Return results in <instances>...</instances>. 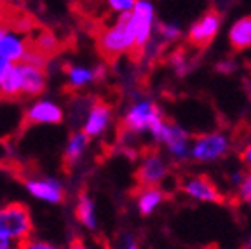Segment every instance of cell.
<instances>
[{"label":"cell","instance_id":"obj_1","mask_svg":"<svg viewBox=\"0 0 251 249\" xmlns=\"http://www.w3.org/2000/svg\"><path fill=\"white\" fill-rule=\"evenodd\" d=\"M161 121H164V113L159 103L152 98H138L126 108L122 115V127L127 134L140 136L150 134V131Z\"/></svg>","mask_w":251,"mask_h":249},{"label":"cell","instance_id":"obj_2","mask_svg":"<svg viewBox=\"0 0 251 249\" xmlns=\"http://www.w3.org/2000/svg\"><path fill=\"white\" fill-rule=\"evenodd\" d=\"M98 47L106 58H117L134 51V31L129 12L117 14V20L100 33Z\"/></svg>","mask_w":251,"mask_h":249},{"label":"cell","instance_id":"obj_3","mask_svg":"<svg viewBox=\"0 0 251 249\" xmlns=\"http://www.w3.org/2000/svg\"><path fill=\"white\" fill-rule=\"evenodd\" d=\"M153 143L161 145L168 157L175 162H183L190 157V136L180 124L171 121H161L149 134Z\"/></svg>","mask_w":251,"mask_h":249},{"label":"cell","instance_id":"obj_4","mask_svg":"<svg viewBox=\"0 0 251 249\" xmlns=\"http://www.w3.org/2000/svg\"><path fill=\"white\" fill-rule=\"evenodd\" d=\"M33 216L26 204L7 202L0 206V234L18 244L33 235Z\"/></svg>","mask_w":251,"mask_h":249},{"label":"cell","instance_id":"obj_5","mask_svg":"<svg viewBox=\"0 0 251 249\" xmlns=\"http://www.w3.org/2000/svg\"><path fill=\"white\" fill-rule=\"evenodd\" d=\"M232 141L227 132L211 131L199 134L190 141V157L199 164H213L225 159L230 152Z\"/></svg>","mask_w":251,"mask_h":249},{"label":"cell","instance_id":"obj_6","mask_svg":"<svg viewBox=\"0 0 251 249\" xmlns=\"http://www.w3.org/2000/svg\"><path fill=\"white\" fill-rule=\"evenodd\" d=\"M23 187L35 200L49 206H59L67 199V188L56 176H28L23 179Z\"/></svg>","mask_w":251,"mask_h":249},{"label":"cell","instance_id":"obj_7","mask_svg":"<svg viewBox=\"0 0 251 249\" xmlns=\"http://www.w3.org/2000/svg\"><path fill=\"white\" fill-rule=\"evenodd\" d=\"M131 26L134 31V49L141 51L153 37L155 30V7L150 0H136L129 11Z\"/></svg>","mask_w":251,"mask_h":249},{"label":"cell","instance_id":"obj_8","mask_svg":"<svg viewBox=\"0 0 251 249\" xmlns=\"http://www.w3.org/2000/svg\"><path fill=\"white\" fill-rule=\"evenodd\" d=\"M169 176V160L161 152L141 155L136 169V179L141 187H159Z\"/></svg>","mask_w":251,"mask_h":249},{"label":"cell","instance_id":"obj_9","mask_svg":"<svg viewBox=\"0 0 251 249\" xmlns=\"http://www.w3.org/2000/svg\"><path fill=\"white\" fill-rule=\"evenodd\" d=\"M112 122H114L112 106L105 101L94 100V101H91L89 108L80 122V131L86 132V136H89L91 140H96V138L105 136L110 131Z\"/></svg>","mask_w":251,"mask_h":249},{"label":"cell","instance_id":"obj_10","mask_svg":"<svg viewBox=\"0 0 251 249\" xmlns=\"http://www.w3.org/2000/svg\"><path fill=\"white\" fill-rule=\"evenodd\" d=\"M23 121L28 125H58L65 121V108L49 98H35L25 110Z\"/></svg>","mask_w":251,"mask_h":249},{"label":"cell","instance_id":"obj_11","mask_svg":"<svg viewBox=\"0 0 251 249\" xmlns=\"http://www.w3.org/2000/svg\"><path fill=\"white\" fill-rule=\"evenodd\" d=\"M18 65L21 74V98H40L47 87L46 68L26 61H20Z\"/></svg>","mask_w":251,"mask_h":249},{"label":"cell","instance_id":"obj_12","mask_svg":"<svg viewBox=\"0 0 251 249\" xmlns=\"http://www.w3.org/2000/svg\"><path fill=\"white\" fill-rule=\"evenodd\" d=\"M105 68L103 66H86V65H68L65 68V80L67 87L72 91H80L89 87L91 84L98 82L105 77Z\"/></svg>","mask_w":251,"mask_h":249},{"label":"cell","instance_id":"obj_13","mask_svg":"<svg viewBox=\"0 0 251 249\" xmlns=\"http://www.w3.org/2000/svg\"><path fill=\"white\" fill-rule=\"evenodd\" d=\"M183 192L188 199L201 204H213L222 200V194L213 181L204 176H190L183 181Z\"/></svg>","mask_w":251,"mask_h":249},{"label":"cell","instance_id":"obj_14","mask_svg":"<svg viewBox=\"0 0 251 249\" xmlns=\"http://www.w3.org/2000/svg\"><path fill=\"white\" fill-rule=\"evenodd\" d=\"M91 138L86 136V132L80 129H75L68 134L67 143L63 148V166L67 171L74 169L77 164H80L86 157L87 150H89Z\"/></svg>","mask_w":251,"mask_h":249},{"label":"cell","instance_id":"obj_15","mask_svg":"<svg viewBox=\"0 0 251 249\" xmlns=\"http://www.w3.org/2000/svg\"><path fill=\"white\" fill-rule=\"evenodd\" d=\"M222 28V18L218 12H206V14L197 20L188 30V39L196 46H206L218 35Z\"/></svg>","mask_w":251,"mask_h":249},{"label":"cell","instance_id":"obj_16","mask_svg":"<svg viewBox=\"0 0 251 249\" xmlns=\"http://www.w3.org/2000/svg\"><path fill=\"white\" fill-rule=\"evenodd\" d=\"M28 40L21 33L11 30H4L0 37V58L7 59L11 63L23 61L25 54L28 52Z\"/></svg>","mask_w":251,"mask_h":249},{"label":"cell","instance_id":"obj_17","mask_svg":"<svg viewBox=\"0 0 251 249\" xmlns=\"http://www.w3.org/2000/svg\"><path fill=\"white\" fill-rule=\"evenodd\" d=\"M75 218L86 230H94L98 228V214H96V202L91 197V194L87 190H80L75 197V206H74Z\"/></svg>","mask_w":251,"mask_h":249},{"label":"cell","instance_id":"obj_18","mask_svg":"<svg viewBox=\"0 0 251 249\" xmlns=\"http://www.w3.org/2000/svg\"><path fill=\"white\" fill-rule=\"evenodd\" d=\"M166 194L161 187H141L136 192L134 204L141 216H150L164 204Z\"/></svg>","mask_w":251,"mask_h":249},{"label":"cell","instance_id":"obj_19","mask_svg":"<svg viewBox=\"0 0 251 249\" xmlns=\"http://www.w3.org/2000/svg\"><path fill=\"white\" fill-rule=\"evenodd\" d=\"M228 40L239 51L251 47V16H244L228 28Z\"/></svg>","mask_w":251,"mask_h":249},{"label":"cell","instance_id":"obj_20","mask_svg":"<svg viewBox=\"0 0 251 249\" xmlns=\"http://www.w3.org/2000/svg\"><path fill=\"white\" fill-rule=\"evenodd\" d=\"M0 96L5 100L21 98V74L18 63H14L7 70V74L0 78Z\"/></svg>","mask_w":251,"mask_h":249},{"label":"cell","instance_id":"obj_21","mask_svg":"<svg viewBox=\"0 0 251 249\" xmlns=\"http://www.w3.org/2000/svg\"><path fill=\"white\" fill-rule=\"evenodd\" d=\"M157 37L162 44H171L181 39V28L176 23H161L157 26Z\"/></svg>","mask_w":251,"mask_h":249},{"label":"cell","instance_id":"obj_22","mask_svg":"<svg viewBox=\"0 0 251 249\" xmlns=\"http://www.w3.org/2000/svg\"><path fill=\"white\" fill-rule=\"evenodd\" d=\"M18 249H61L59 246H56L54 242L46 241V239H39V237H28L26 241L20 242Z\"/></svg>","mask_w":251,"mask_h":249},{"label":"cell","instance_id":"obj_23","mask_svg":"<svg viewBox=\"0 0 251 249\" xmlns=\"http://www.w3.org/2000/svg\"><path fill=\"white\" fill-rule=\"evenodd\" d=\"M169 63H171L173 70L176 72V75H180V77H183V75H187L190 72V63H188V58L183 52H175L171 56V59H169Z\"/></svg>","mask_w":251,"mask_h":249},{"label":"cell","instance_id":"obj_24","mask_svg":"<svg viewBox=\"0 0 251 249\" xmlns=\"http://www.w3.org/2000/svg\"><path fill=\"white\" fill-rule=\"evenodd\" d=\"M237 197L243 204L251 207V173H244L243 181L237 185Z\"/></svg>","mask_w":251,"mask_h":249},{"label":"cell","instance_id":"obj_25","mask_svg":"<svg viewBox=\"0 0 251 249\" xmlns=\"http://www.w3.org/2000/svg\"><path fill=\"white\" fill-rule=\"evenodd\" d=\"M106 5L112 12L115 14H124V12H129L134 7L136 0H105Z\"/></svg>","mask_w":251,"mask_h":249},{"label":"cell","instance_id":"obj_26","mask_svg":"<svg viewBox=\"0 0 251 249\" xmlns=\"http://www.w3.org/2000/svg\"><path fill=\"white\" fill-rule=\"evenodd\" d=\"M56 46H58V42H56V39L51 35V33H42V35L39 37V40H37L35 49L40 52H44V54H47L49 51H54Z\"/></svg>","mask_w":251,"mask_h":249},{"label":"cell","instance_id":"obj_27","mask_svg":"<svg viewBox=\"0 0 251 249\" xmlns=\"http://www.w3.org/2000/svg\"><path fill=\"white\" fill-rule=\"evenodd\" d=\"M241 160H243L248 173H251V141H248L243 147V150H241Z\"/></svg>","mask_w":251,"mask_h":249},{"label":"cell","instance_id":"obj_28","mask_svg":"<svg viewBox=\"0 0 251 249\" xmlns=\"http://www.w3.org/2000/svg\"><path fill=\"white\" fill-rule=\"evenodd\" d=\"M243 176H244V173L239 171V169H234V171H230V173H228V176H227L228 185H230V187H234V188H237V185L243 181Z\"/></svg>","mask_w":251,"mask_h":249},{"label":"cell","instance_id":"obj_29","mask_svg":"<svg viewBox=\"0 0 251 249\" xmlns=\"http://www.w3.org/2000/svg\"><path fill=\"white\" fill-rule=\"evenodd\" d=\"M18 242L12 241V239L5 237V235L0 234V249H18Z\"/></svg>","mask_w":251,"mask_h":249},{"label":"cell","instance_id":"obj_30","mask_svg":"<svg viewBox=\"0 0 251 249\" xmlns=\"http://www.w3.org/2000/svg\"><path fill=\"white\" fill-rule=\"evenodd\" d=\"M218 70L222 72V74H232V72L235 70V63L230 61V59H225V61L218 63Z\"/></svg>","mask_w":251,"mask_h":249},{"label":"cell","instance_id":"obj_31","mask_svg":"<svg viewBox=\"0 0 251 249\" xmlns=\"http://www.w3.org/2000/svg\"><path fill=\"white\" fill-rule=\"evenodd\" d=\"M68 249H91V248L82 241V239L75 237V239H72V241H70V244H68Z\"/></svg>","mask_w":251,"mask_h":249},{"label":"cell","instance_id":"obj_32","mask_svg":"<svg viewBox=\"0 0 251 249\" xmlns=\"http://www.w3.org/2000/svg\"><path fill=\"white\" fill-rule=\"evenodd\" d=\"M122 249H140V246L136 244V241H134L131 235H127V237H124V241H122Z\"/></svg>","mask_w":251,"mask_h":249},{"label":"cell","instance_id":"obj_33","mask_svg":"<svg viewBox=\"0 0 251 249\" xmlns=\"http://www.w3.org/2000/svg\"><path fill=\"white\" fill-rule=\"evenodd\" d=\"M12 65H14V63L7 61V59H4V58H0V78H2L5 74H7V70L11 68Z\"/></svg>","mask_w":251,"mask_h":249},{"label":"cell","instance_id":"obj_34","mask_svg":"<svg viewBox=\"0 0 251 249\" xmlns=\"http://www.w3.org/2000/svg\"><path fill=\"white\" fill-rule=\"evenodd\" d=\"M248 248L251 249V235H250V239H248Z\"/></svg>","mask_w":251,"mask_h":249},{"label":"cell","instance_id":"obj_35","mask_svg":"<svg viewBox=\"0 0 251 249\" xmlns=\"http://www.w3.org/2000/svg\"><path fill=\"white\" fill-rule=\"evenodd\" d=\"M2 33H4V28L0 26V37H2Z\"/></svg>","mask_w":251,"mask_h":249},{"label":"cell","instance_id":"obj_36","mask_svg":"<svg viewBox=\"0 0 251 249\" xmlns=\"http://www.w3.org/2000/svg\"><path fill=\"white\" fill-rule=\"evenodd\" d=\"M2 2H4V0H0V4H2Z\"/></svg>","mask_w":251,"mask_h":249},{"label":"cell","instance_id":"obj_37","mask_svg":"<svg viewBox=\"0 0 251 249\" xmlns=\"http://www.w3.org/2000/svg\"><path fill=\"white\" fill-rule=\"evenodd\" d=\"M0 98H2V96H0Z\"/></svg>","mask_w":251,"mask_h":249}]
</instances>
